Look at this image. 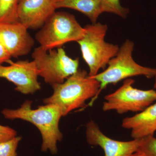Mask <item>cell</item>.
<instances>
[{"label": "cell", "mask_w": 156, "mask_h": 156, "mask_svg": "<svg viewBox=\"0 0 156 156\" xmlns=\"http://www.w3.org/2000/svg\"><path fill=\"white\" fill-rule=\"evenodd\" d=\"M4 117L9 119H19L34 125L41 132L42 138L41 150L57 153V144L62 138L59 122L63 116L60 108L53 104H45L33 109L32 101H26L17 109L5 108L2 111Z\"/></svg>", "instance_id": "cell-1"}, {"label": "cell", "mask_w": 156, "mask_h": 156, "mask_svg": "<svg viewBox=\"0 0 156 156\" xmlns=\"http://www.w3.org/2000/svg\"><path fill=\"white\" fill-rule=\"evenodd\" d=\"M53 94L44 100V104L58 105L63 116L76 109L83 108L91 99L89 106L95 101L100 88L99 82L84 70L78 69L63 83L52 86Z\"/></svg>", "instance_id": "cell-2"}, {"label": "cell", "mask_w": 156, "mask_h": 156, "mask_svg": "<svg viewBox=\"0 0 156 156\" xmlns=\"http://www.w3.org/2000/svg\"><path fill=\"white\" fill-rule=\"evenodd\" d=\"M83 37L77 42L80 46L82 56L89 68V76H94L101 69H105L109 62L118 53L117 45L105 41L107 32L106 24L96 22L85 27Z\"/></svg>", "instance_id": "cell-3"}, {"label": "cell", "mask_w": 156, "mask_h": 156, "mask_svg": "<svg viewBox=\"0 0 156 156\" xmlns=\"http://www.w3.org/2000/svg\"><path fill=\"white\" fill-rule=\"evenodd\" d=\"M134 49L133 42L126 40L119 48L116 55L109 62L107 68L92 76L100 84L95 100L101 91L110 84L114 85L136 76H144L147 79L154 77L156 69L142 66L134 61L132 56Z\"/></svg>", "instance_id": "cell-4"}, {"label": "cell", "mask_w": 156, "mask_h": 156, "mask_svg": "<svg viewBox=\"0 0 156 156\" xmlns=\"http://www.w3.org/2000/svg\"><path fill=\"white\" fill-rule=\"evenodd\" d=\"M85 33L73 14L65 12H55L47 20L36 35V40L47 50L62 46L71 42H77Z\"/></svg>", "instance_id": "cell-5"}, {"label": "cell", "mask_w": 156, "mask_h": 156, "mask_svg": "<svg viewBox=\"0 0 156 156\" xmlns=\"http://www.w3.org/2000/svg\"><path fill=\"white\" fill-rule=\"evenodd\" d=\"M32 57L39 76L52 86L63 83L79 69V58L70 57L62 47L47 50L39 46L34 49Z\"/></svg>", "instance_id": "cell-6"}, {"label": "cell", "mask_w": 156, "mask_h": 156, "mask_svg": "<svg viewBox=\"0 0 156 156\" xmlns=\"http://www.w3.org/2000/svg\"><path fill=\"white\" fill-rule=\"evenodd\" d=\"M134 81L126 79L120 88L105 97L104 112L115 111L119 114L128 112H140L156 101V90L134 88Z\"/></svg>", "instance_id": "cell-7"}, {"label": "cell", "mask_w": 156, "mask_h": 156, "mask_svg": "<svg viewBox=\"0 0 156 156\" xmlns=\"http://www.w3.org/2000/svg\"><path fill=\"white\" fill-rule=\"evenodd\" d=\"M8 66L0 65V78L14 84L15 90L23 94H34L41 89L38 71L34 62L11 61Z\"/></svg>", "instance_id": "cell-8"}, {"label": "cell", "mask_w": 156, "mask_h": 156, "mask_svg": "<svg viewBox=\"0 0 156 156\" xmlns=\"http://www.w3.org/2000/svg\"><path fill=\"white\" fill-rule=\"evenodd\" d=\"M87 142L90 145L100 147L104 156H131L138 151L144 138L119 141L104 134L94 121H90L86 127Z\"/></svg>", "instance_id": "cell-9"}, {"label": "cell", "mask_w": 156, "mask_h": 156, "mask_svg": "<svg viewBox=\"0 0 156 156\" xmlns=\"http://www.w3.org/2000/svg\"><path fill=\"white\" fill-rule=\"evenodd\" d=\"M27 30L19 21L0 23V44L11 57L27 55L33 48L34 41Z\"/></svg>", "instance_id": "cell-10"}, {"label": "cell", "mask_w": 156, "mask_h": 156, "mask_svg": "<svg viewBox=\"0 0 156 156\" xmlns=\"http://www.w3.org/2000/svg\"><path fill=\"white\" fill-rule=\"evenodd\" d=\"M57 0H22L17 8L18 21L27 29L41 28L54 13Z\"/></svg>", "instance_id": "cell-11"}, {"label": "cell", "mask_w": 156, "mask_h": 156, "mask_svg": "<svg viewBox=\"0 0 156 156\" xmlns=\"http://www.w3.org/2000/svg\"><path fill=\"white\" fill-rule=\"evenodd\" d=\"M122 126L131 131L133 139L153 136L156 131V102L135 115L125 118Z\"/></svg>", "instance_id": "cell-12"}, {"label": "cell", "mask_w": 156, "mask_h": 156, "mask_svg": "<svg viewBox=\"0 0 156 156\" xmlns=\"http://www.w3.org/2000/svg\"><path fill=\"white\" fill-rule=\"evenodd\" d=\"M56 8L73 9L84 14L92 22H97L102 14L100 0H57Z\"/></svg>", "instance_id": "cell-13"}, {"label": "cell", "mask_w": 156, "mask_h": 156, "mask_svg": "<svg viewBox=\"0 0 156 156\" xmlns=\"http://www.w3.org/2000/svg\"><path fill=\"white\" fill-rule=\"evenodd\" d=\"M18 4L19 0H0V23L18 21Z\"/></svg>", "instance_id": "cell-14"}, {"label": "cell", "mask_w": 156, "mask_h": 156, "mask_svg": "<svg viewBox=\"0 0 156 156\" xmlns=\"http://www.w3.org/2000/svg\"><path fill=\"white\" fill-rule=\"evenodd\" d=\"M100 2L102 13H111L123 18L129 13V9L123 7L120 0H100Z\"/></svg>", "instance_id": "cell-15"}, {"label": "cell", "mask_w": 156, "mask_h": 156, "mask_svg": "<svg viewBox=\"0 0 156 156\" xmlns=\"http://www.w3.org/2000/svg\"><path fill=\"white\" fill-rule=\"evenodd\" d=\"M21 140L16 136L8 141L0 143V156H17V150Z\"/></svg>", "instance_id": "cell-16"}, {"label": "cell", "mask_w": 156, "mask_h": 156, "mask_svg": "<svg viewBox=\"0 0 156 156\" xmlns=\"http://www.w3.org/2000/svg\"><path fill=\"white\" fill-rule=\"evenodd\" d=\"M138 151L147 156H156V137L153 135L144 138Z\"/></svg>", "instance_id": "cell-17"}, {"label": "cell", "mask_w": 156, "mask_h": 156, "mask_svg": "<svg viewBox=\"0 0 156 156\" xmlns=\"http://www.w3.org/2000/svg\"><path fill=\"white\" fill-rule=\"evenodd\" d=\"M17 136V131L9 126L0 125V143L10 140Z\"/></svg>", "instance_id": "cell-18"}, {"label": "cell", "mask_w": 156, "mask_h": 156, "mask_svg": "<svg viewBox=\"0 0 156 156\" xmlns=\"http://www.w3.org/2000/svg\"><path fill=\"white\" fill-rule=\"evenodd\" d=\"M11 57L8 51L0 44V65L4 62L10 63Z\"/></svg>", "instance_id": "cell-19"}, {"label": "cell", "mask_w": 156, "mask_h": 156, "mask_svg": "<svg viewBox=\"0 0 156 156\" xmlns=\"http://www.w3.org/2000/svg\"><path fill=\"white\" fill-rule=\"evenodd\" d=\"M131 156H147L145 154L143 153L142 152L140 151H138L135 152V153L133 154Z\"/></svg>", "instance_id": "cell-20"}, {"label": "cell", "mask_w": 156, "mask_h": 156, "mask_svg": "<svg viewBox=\"0 0 156 156\" xmlns=\"http://www.w3.org/2000/svg\"><path fill=\"white\" fill-rule=\"evenodd\" d=\"M155 82L154 84V88L155 90H156V73L155 76Z\"/></svg>", "instance_id": "cell-21"}, {"label": "cell", "mask_w": 156, "mask_h": 156, "mask_svg": "<svg viewBox=\"0 0 156 156\" xmlns=\"http://www.w3.org/2000/svg\"><path fill=\"white\" fill-rule=\"evenodd\" d=\"M22 1V0H19V2H20V1Z\"/></svg>", "instance_id": "cell-22"}, {"label": "cell", "mask_w": 156, "mask_h": 156, "mask_svg": "<svg viewBox=\"0 0 156 156\" xmlns=\"http://www.w3.org/2000/svg\"></svg>", "instance_id": "cell-23"}]
</instances>
